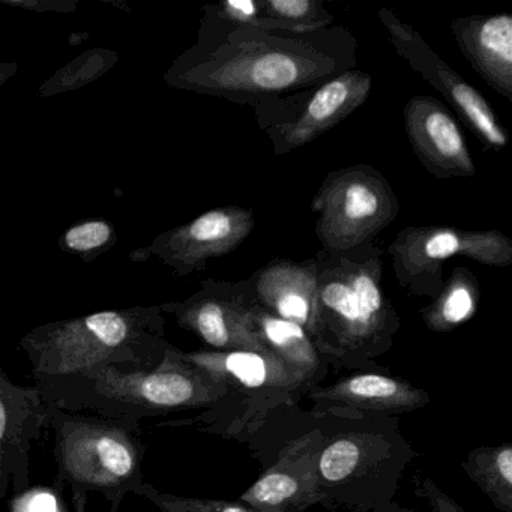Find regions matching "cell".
<instances>
[{"label": "cell", "mask_w": 512, "mask_h": 512, "mask_svg": "<svg viewBox=\"0 0 512 512\" xmlns=\"http://www.w3.org/2000/svg\"><path fill=\"white\" fill-rule=\"evenodd\" d=\"M358 43L341 26L319 31L236 28L205 10L199 43L173 64L170 86L251 109L355 70Z\"/></svg>", "instance_id": "cell-1"}, {"label": "cell", "mask_w": 512, "mask_h": 512, "mask_svg": "<svg viewBox=\"0 0 512 512\" xmlns=\"http://www.w3.org/2000/svg\"><path fill=\"white\" fill-rule=\"evenodd\" d=\"M383 254L376 241L344 253L316 254L317 331L314 344L338 370L377 367L394 346L401 320L383 287Z\"/></svg>", "instance_id": "cell-2"}, {"label": "cell", "mask_w": 512, "mask_h": 512, "mask_svg": "<svg viewBox=\"0 0 512 512\" xmlns=\"http://www.w3.org/2000/svg\"><path fill=\"white\" fill-rule=\"evenodd\" d=\"M310 413L322 436L317 455L320 505L346 512L395 502L404 472L416 457L397 416L341 409Z\"/></svg>", "instance_id": "cell-3"}, {"label": "cell", "mask_w": 512, "mask_h": 512, "mask_svg": "<svg viewBox=\"0 0 512 512\" xmlns=\"http://www.w3.org/2000/svg\"><path fill=\"white\" fill-rule=\"evenodd\" d=\"M181 356L220 379L226 394L211 409L167 425L193 427L200 433L244 443L257 460L272 428L284 431L298 415L299 401L314 389L302 374L272 353L181 350Z\"/></svg>", "instance_id": "cell-4"}, {"label": "cell", "mask_w": 512, "mask_h": 512, "mask_svg": "<svg viewBox=\"0 0 512 512\" xmlns=\"http://www.w3.org/2000/svg\"><path fill=\"white\" fill-rule=\"evenodd\" d=\"M35 388L53 409L137 422L187 410L202 412L226 394L220 379L185 361L175 346L154 368L107 365L35 383Z\"/></svg>", "instance_id": "cell-5"}, {"label": "cell", "mask_w": 512, "mask_h": 512, "mask_svg": "<svg viewBox=\"0 0 512 512\" xmlns=\"http://www.w3.org/2000/svg\"><path fill=\"white\" fill-rule=\"evenodd\" d=\"M35 383L76 376L107 365L154 368L172 344L160 307L109 310L38 326L20 340Z\"/></svg>", "instance_id": "cell-6"}, {"label": "cell", "mask_w": 512, "mask_h": 512, "mask_svg": "<svg viewBox=\"0 0 512 512\" xmlns=\"http://www.w3.org/2000/svg\"><path fill=\"white\" fill-rule=\"evenodd\" d=\"M49 427L55 433L56 490L68 485L100 493L110 512H118L125 496L145 484L140 422L50 407Z\"/></svg>", "instance_id": "cell-7"}, {"label": "cell", "mask_w": 512, "mask_h": 512, "mask_svg": "<svg viewBox=\"0 0 512 512\" xmlns=\"http://www.w3.org/2000/svg\"><path fill=\"white\" fill-rule=\"evenodd\" d=\"M320 250L344 253L376 241L394 223L400 202L380 170L355 164L328 173L311 200Z\"/></svg>", "instance_id": "cell-8"}, {"label": "cell", "mask_w": 512, "mask_h": 512, "mask_svg": "<svg viewBox=\"0 0 512 512\" xmlns=\"http://www.w3.org/2000/svg\"><path fill=\"white\" fill-rule=\"evenodd\" d=\"M388 254L401 290L431 301L445 283L443 262L461 256L479 265L508 268L512 263V241L497 229L409 226L397 233Z\"/></svg>", "instance_id": "cell-9"}, {"label": "cell", "mask_w": 512, "mask_h": 512, "mask_svg": "<svg viewBox=\"0 0 512 512\" xmlns=\"http://www.w3.org/2000/svg\"><path fill=\"white\" fill-rule=\"evenodd\" d=\"M373 79L362 70H349L328 82L254 107L257 122L271 140L277 157L310 145L346 121L370 98Z\"/></svg>", "instance_id": "cell-10"}, {"label": "cell", "mask_w": 512, "mask_h": 512, "mask_svg": "<svg viewBox=\"0 0 512 512\" xmlns=\"http://www.w3.org/2000/svg\"><path fill=\"white\" fill-rule=\"evenodd\" d=\"M379 19L398 56L448 101L460 121L478 137L485 149L502 152L509 143L508 133L488 101L448 67L424 38L412 26L401 22L394 11L380 8Z\"/></svg>", "instance_id": "cell-11"}, {"label": "cell", "mask_w": 512, "mask_h": 512, "mask_svg": "<svg viewBox=\"0 0 512 512\" xmlns=\"http://www.w3.org/2000/svg\"><path fill=\"white\" fill-rule=\"evenodd\" d=\"M256 304L250 278L241 281H202L199 290L182 302L161 305L185 331L215 352L269 353L254 331L251 310Z\"/></svg>", "instance_id": "cell-12"}, {"label": "cell", "mask_w": 512, "mask_h": 512, "mask_svg": "<svg viewBox=\"0 0 512 512\" xmlns=\"http://www.w3.org/2000/svg\"><path fill=\"white\" fill-rule=\"evenodd\" d=\"M308 415L304 427L278 448L274 461L239 497L251 511L304 512L320 503L317 455L322 436Z\"/></svg>", "instance_id": "cell-13"}, {"label": "cell", "mask_w": 512, "mask_h": 512, "mask_svg": "<svg viewBox=\"0 0 512 512\" xmlns=\"http://www.w3.org/2000/svg\"><path fill=\"white\" fill-rule=\"evenodd\" d=\"M254 212L238 205L220 206L194 218L190 223L164 232L148 248L179 277L203 271L215 257L226 256L241 247L253 233Z\"/></svg>", "instance_id": "cell-14"}, {"label": "cell", "mask_w": 512, "mask_h": 512, "mask_svg": "<svg viewBox=\"0 0 512 512\" xmlns=\"http://www.w3.org/2000/svg\"><path fill=\"white\" fill-rule=\"evenodd\" d=\"M50 406L35 386L16 385L0 365V499L31 487L32 443L49 427Z\"/></svg>", "instance_id": "cell-15"}, {"label": "cell", "mask_w": 512, "mask_h": 512, "mask_svg": "<svg viewBox=\"0 0 512 512\" xmlns=\"http://www.w3.org/2000/svg\"><path fill=\"white\" fill-rule=\"evenodd\" d=\"M403 118L413 154L434 178L452 181L476 175L466 137L439 100L416 95L404 106Z\"/></svg>", "instance_id": "cell-16"}, {"label": "cell", "mask_w": 512, "mask_h": 512, "mask_svg": "<svg viewBox=\"0 0 512 512\" xmlns=\"http://www.w3.org/2000/svg\"><path fill=\"white\" fill-rule=\"evenodd\" d=\"M310 412L329 409L352 410L374 415L397 416L428 406L430 394L401 377L382 371H364L343 377L328 386L308 392Z\"/></svg>", "instance_id": "cell-17"}, {"label": "cell", "mask_w": 512, "mask_h": 512, "mask_svg": "<svg viewBox=\"0 0 512 512\" xmlns=\"http://www.w3.org/2000/svg\"><path fill=\"white\" fill-rule=\"evenodd\" d=\"M254 298L260 307L280 319L301 326L316 338L317 287L319 269L316 259L293 262L275 259L250 277Z\"/></svg>", "instance_id": "cell-18"}, {"label": "cell", "mask_w": 512, "mask_h": 512, "mask_svg": "<svg viewBox=\"0 0 512 512\" xmlns=\"http://www.w3.org/2000/svg\"><path fill=\"white\" fill-rule=\"evenodd\" d=\"M451 31L470 67L512 103L511 14L460 17L451 23Z\"/></svg>", "instance_id": "cell-19"}, {"label": "cell", "mask_w": 512, "mask_h": 512, "mask_svg": "<svg viewBox=\"0 0 512 512\" xmlns=\"http://www.w3.org/2000/svg\"><path fill=\"white\" fill-rule=\"evenodd\" d=\"M251 319L254 331L269 353L302 374L314 388L320 386L328 376L331 364L317 350L304 328L274 316L260 307L257 301L251 310Z\"/></svg>", "instance_id": "cell-20"}, {"label": "cell", "mask_w": 512, "mask_h": 512, "mask_svg": "<svg viewBox=\"0 0 512 512\" xmlns=\"http://www.w3.org/2000/svg\"><path fill=\"white\" fill-rule=\"evenodd\" d=\"M481 287L469 268L457 266L446 278L439 295L422 308L424 325L431 332L445 334L460 328L478 313Z\"/></svg>", "instance_id": "cell-21"}, {"label": "cell", "mask_w": 512, "mask_h": 512, "mask_svg": "<svg viewBox=\"0 0 512 512\" xmlns=\"http://www.w3.org/2000/svg\"><path fill=\"white\" fill-rule=\"evenodd\" d=\"M461 467L497 511L512 512L511 443L472 449Z\"/></svg>", "instance_id": "cell-22"}, {"label": "cell", "mask_w": 512, "mask_h": 512, "mask_svg": "<svg viewBox=\"0 0 512 512\" xmlns=\"http://www.w3.org/2000/svg\"><path fill=\"white\" fill-rule=\"evenodd\" d=\"M265 31L310 32L334 26V16L317 0H260Z\"/></svg>", "instance_id": "cell-23"}, {"label": "cell", "mask_w": 512, "mask_h": 512, "mask_svg": "<svg viewBox=\"0 0 512 512\" xmlns=\"http://www.w3.org/2000/svg\"><path fill=\"white\" fill-rule=\"evenodd\" d=\"M137 496L149 500L158 512H253L239 500L176 496L157 490L149 482L143 484Z\"/></svg>", "instance_id": "cell-24"}, {"label": "cell", "mask_w": 512, "mask_h": 512, "mask_svg": "<svg viewBox=\"0 0 512 512\" xmlns=\"http://www.w3.org/2000/svg\"><path fill=\"white\" fill-rule=\"evenodd\" d=\"M115 241V230L112 224L103 220L85 221L70 227L64 238L61 239V245H64L71 253L80 254L83 259L89 254H100Z\"/></svg>", "instance_id": "cell-25"}, {"label": "cell", "mask_w": 512, "mask_h": 512, "mask_svg": "<svg viewBox=\"0 0 512 512\" xmlns=\"http://www.w3.org/2000/svg\"><path fill=\"white\" fill-rule=\"evenodd\" d=\"M16 499L13 512H65L64 503L50 490H28Z\"/></svg>", "instance_id": "cell-26"}, {"label": "cell", "mask_w": 512, "mask_h": 512, "mask_svg": "<svg viewBox=\"0 0 512 512\" xmlns=\"http://www.w3.org/2000/svg\"><path fill=\"white\" fill-rule=\"evenodd\" d=\"M418 496L430 505L431 512H466L433 479L427 478L422 481Z\"/></svg>", "instance_id": "cell-27"}, {"label": "cell", "mask_w": 512, "mask_h": 512, "mask_svg": "<svg viewBox=\"0 0 512 512\" xmlns=\"http://www.w3.org/2000/svg\"><path fill=\"white\" fill-rule=\"evenodd\" d=\"M74 512H86L88 506V496L86 491L73 490Z\"/></svg>", "instance_id": "cell-28"}, {"label": "cell", "mask_w": 512, "mask_h": 512, "mask_svg": "<svg viewBox=\"0 0 512 512\" xmlns=\"http://www.w3.org/2000/svg\"><path fill=\"white\" fill-rule=\"evenodd\" d=\"M17 67L14 64L0 65V86L4 85L10 77L16 74Z\"/></svg>", "instance_id": "cell-29"}, {"label": "cell", "mask_w": 512, "mask_h": 512, "mask_svg": "<svg viewBox=\"0 0 512 512\" xmlns=\"http://www.w3.org/2000/svg\"><path fill=\"white\" fill-rule=\"evenodd\" d=\"M403 506L398 505V503L392 502L391 505L383 506V508L370 509V511H364V509H355V511H346V512H400V509Z\"/></svg>", "instance_id": "cell-30"}, {"label": "cell", "mask_w": 512, "mask_h": 512, "mask_svg": "<svg viewBox=\"0 0 512 512\" xmlns=\"http://www.w3.org/2000/svg\"><path fill=\"white\" fill-rule=\"evenodd\" d=\"M400 512H415V511H413V509H410V508H401Z\"/></svg>", "instance_id": "cell-31"}]
</instances>
